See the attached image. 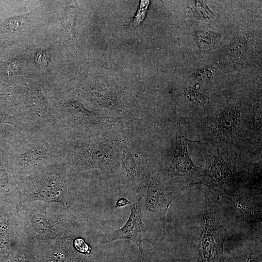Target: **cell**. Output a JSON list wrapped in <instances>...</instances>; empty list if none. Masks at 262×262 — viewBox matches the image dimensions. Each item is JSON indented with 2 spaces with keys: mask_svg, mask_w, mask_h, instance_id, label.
Returning a JSON list of instances; mask_svg holds the SVG:
<instances>
[{
  "mask_svg": "<svg viewBox=\"0 0 262 262\" xmlns=\"http://www.w3.org/2000/svg\"><path fill=\"white\" fill-rule=\"evenodd\" d=\"M127 156L124 159V165L127 172V178L131 181L134 180L138 174V169L130 153H126Z\"/></svg>",
  "mask_w": 262,
  "mask_h": 262,
  "instance_id": "cell-15",
  "label": "cell"
},
{
  "mask_svg": "<svg viewBox=\"0 0 262 262\" xmlns=\"http://www.w3.org/2000/svg\"><path fill=\"white\" fill-rule=\"evenodd\" d=\"M197 262H225L223 245L229 234L215 204L206 197Z\"/></svg>",
  "mask_w": 262,
  "mask_h": 262,
  "instance_id": "cell-4",
  "label": "cell"
},
{
  "mask_svg": "<svg viewBox=\"0 0 262 262\" xmlns=\"http://www.w3.org/2000/svg\"><path fill=\"white\" fill-rule=\"evenodd\" d=\"M239 258L243 262H262L261 257H257L252 253L247 254L245 255H242Z\"/></svg>",
  "mask_w": 262,
  "mask_h": 262,
  "instance_id": "cell-20",
  "label": "cell"
},
{
  "mask_svg": "<svg viewBox=\"0 0 262 262\" xmlns=\"http://www.w3.org/2000/svg\"><path fill=\"white\" fill-rule=\"evenodd\" d=\"M71 180L64 160L16 180L19 203L57 202L68 207Z\"/></svg>",
  "mask_w": 262,
  "mask_h": 262,
  "instance_id": "cell-3",
  "label": "cell"
},
{
  "mask_svg": "<svg viewBox=\"0 0 262 262\" xmlns=\"http://www.w3.org/2000/svg\"><path fill=\"white\" fill-rule=\"evenodd\" d=\"M213 72L208 69H202L196 71L195 76L199 81L210 82L213 78Z\"/></svg>",
  "mask_w": 262,
  "mask_h": 262,
  "instance_id": "cell-18",
  "label": "cell"
},
{
  "mask_svg": "<svg viewBox=\"0 0 262 262\" xmlns=\"http://www.w3.org/2000/svg\"><path fill=\"white\" fill-rule=\"evenodd\" d=\"M185 96L188 100L196 105H202L206 102L204 97L195 89L191 88L186 89Z\"/></svg>",
  "mask_w": 262,
  "mask_h": 262,
  "instance_id": "cell-16",
  "label": "cell"
},
{
  "mask_svg": "<svg viewBox=\"0 0 262 262\" xmlns=\"http://www.w3.org/2000/svg\"><path fill=\"white\" fill-rule=\"evenodd\" d=\"M131 204V202L125 197H121L118 199L115 204V207H122Z\"/></svg>",
  "mask_w": 262,
  "mask_h": 262,
  "instance_id": "cell-21",
  "label": "cell"
},
{
  "mask_svg": "<svg viewBox=\"0 0 262 262\" xmlns=\"http://www.w3.org/2000/svg\"><path fill=\"white\" fill-rule=\"evenodd\" d=\"M75 237L56 239L34 254L41 256L46 262H87L86 254L77 250L74 243Z\"/></svg>",
  "mask_w": 262,
  "mask_h": 262,
  "instance_id": "cell-10",
  "label": "cell"
},
{
  "mask_svg": "<svg viewBox=\"0 0 262 262\" xmlns=\"http://www.w3.org/2000/svg\"><path fill=\"white\" fill-rule=\"evenodd\" d=\"M10 255V262H35L33 249L25 243L19 244Z\"/></svg>",
  "mask_w": 262,
  "mask_h": 262,
  "instance_id": "cell-13",
  "label": "cell"
},
{
  "mask_svg": "<svg viewBox=\"0 0 262 262\" xmlns=\"http://www.w3.org/2000/svg\"><path fill=\"white\" fill-rule=\"evenodd\" d=\"M17 130L10 164L16 180L64 160L66 140L55 130L31 124Z\"/></svg>",
  "mask_w": 262,
  "mask_h": 262,
  "instance_id": "cell-2",
  "label": "cell"
},
{
  "mask_svg": "<svg viewBox=\"0 0 262 262\" xmlns=\"http://www.w3.org/2000/svg\"><path fill=\"white\" fill-rule=\"evenodd\" d=\"M26 15L14 17L7 20L3 25L8 31H14L22 29L27 19Z\"/></svg>",
  "mask_w": 262,
  "mask_h": 262,
  "instance_id": "cell-14",
  "label": "cell"
},
{
  "mask_svg": "<svg viewBox=\"0 0 262 262\" xmlns=\"http://www.w3.org/2000/svg\"><path fill=\"white\" fill-rule=\"evenodd\" d=\"M243 110L237 105L227 107L214 117L211 124L213 133L224 141L233 139L243 119Z\"/></svg>",
  "mask_w": 262,
  "mask_h": 262,
  "instance_id": "cell-11",
  "label": "cell"
},
{
  "mask_svg": "<svg viewBox=\"0 0 262 262\" xmlns=\"http://www.w3.org/2000/svg\"><path fill=\"white\" fill-rule=\"evenodd\" d=\"M140 188L139 196L144 198L146 215L151 221L158 224L165 233L167 212L176 196L158 180L150 168L142 174Z\"/></svg>",
  "mask_w": 262,
  "mask_h": 262,
  "instance_id": "cell-5",
  "label": "cell"
},
{
  "mask_svg": "<svg viewBox=\"0 0 262 262\" xmlns=\"http://www.w3.org/2000/svg\"><path fill=\"white\" fill-rule=\"evenodd\" d=\"M16 213L24 243L34 252L59 238L82 236L85 232L84 221L57 202L19 203Z\"/></svg>",
  "mask_w": 262,
  "mask_h": 262,
  "instance_id": "cell-1",
  "label": "cell"
},
{
  "mask_svg": "<svg viewBox=\"0 0 262 262\" xmlns=\"http://www.w3.org/2000/svg\"><path fill=\"white\" fill-rule=\"evenodd\" d=\"M149 3L148 0H141L138 12L133 19V24L135 26L139 25L144 19Z\"/></svg>",
  "mask_w": 262,
  "mask_h": 262,
  "instance_id": "cell-17",
  "label": "cell"
},
{
  "mask_svg": "<svg viewBox=\"0 0 262 262\" xmlns=\"http://www.w3.org/2000/svg\"><path fill=\"white\" fill-rule=\"evenodd\" d=\"M0 141V194L13 205L19 203L16 179Z\"/></svg>",
  "mask_w": 262,
  "mask_h": 262,
  "instance_id": "cell-12",
  "label": "cell"
},
{
  "mask_svg": "<svg viewBox=\"0 0 262 262\" xmlns=\"http://www.w3.org/2000/svg\"><path fill=\"white\" fill-rule=\"evenodd\" d=\"M36 62L40 67H45L47 64L46 56L44 52L41 50L38 51L36 55Z\"/></svg>",
  "mask_w": 262,
  "mask_h": 262,
  "instance_id": "cell-19",
  "label": "cell"
},
{
  "mask_svg": "<svg viewBox=\"0 0 262 262\" xmlns=\"http://www.w3.org/2000/svg\"><path fill=\"white\" fill-rule=\"evenodd\" d=\"M142 197L133 202L131 213L126 223L117 229L105 234L101 239L98 246L104 245L114 241L127 239L134 242L139 248L141 256V262H144V250L142 242L150 241L147 228L142 221Z\"/></svg>",
  "mask_w": 262,
  "mask_h": 262,
  "instance_id": "cell-7",
  "label": "cell"
},
{
  "mask_svg": "<svg viewBox=\"0 0 262 262\" xmlns=\"http://www.w3.org/2000/svg\"><path fill=\"white\" fill-rule=\"evenodd\" d=\"M168 174L170 177L191 178L202 177L204 175V171L195 164L191 158L187 148V139L180 124L177 126L174 155Z\"/></svg>",
  "mask_w": 262,
  "mask_h": 262,
  "instance_id": "cell-8",
  "label": "cell"
},
{
  "mask_svg": "<svg viewBox=\"0 0 262 262\" xmlns=\"http://www.w3.org/2000/svg\"><path fill=\"white\" fill-rule=\"evenodd\" d=\"M204 155L206 170L201 178L204 179L205 184L220 195L232 200L236 191V180L218 149L206 148Z\"/></svg>",
  "mask_w": 262,
  "mask_h": 262,
  "instance_id": "cell-6",
  "label": "cell"
},
{
  "mask_svg": "<svg viewBox=\"0 0 262 262\" xmlns=\"http://www.w3.org/2000/svg\"><path fill=\"white\" fill-rule=\"evenodd\" d=\"M24 243L16 213L12 210L0 208V255L10 254L19 244Z\"/></svg>",
  "mask_w": 262,
  "mask_h": 262,
  "instance_id": "cell-9",
  "label": "cell"
}]
</instances>
